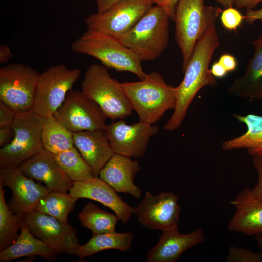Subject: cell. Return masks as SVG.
<instances>
[{
	"label": "cell",
	"mask_w": 262,
	"mask_h": 262,
	"mask_svg": "<svg viewBox=\"0 0 262 262\" xmlns=\"http://www.w3.org/2000/svg\"><path fill=\"white\" fill-rule=\"evenodd\" d=\"M14 131L10 126H3L0 127V146L3 145L7 141L9 138L14 134Z\"/></svg>",
	"instance_id": "cell-40"
},
{
	"label": "cell",
	"mask_w": 262,
	"mask_h": 262,
	"mask_svg": "<svg viewBox=\"0 0 262 262\" xmlns=\"http://www.w3.org/2000/svg\"><path fill=\"white\" fill-rule=\"evenodd\" d=\"M79 0V1H82V0Z\"/></svg>",
	"instance_id": "cell-45"
},
{
	"label": "cell",
	"mask_w": 262,
	"mask_h": 262,
	"mask_svg": "<svg viewBox=\"0 0 262 262\" xmlns=\"http://www.w3.org/2000/svg\"><path fill=\"white\" fill-rule=\"evenodd\" d=\"M210 69L211 74L216 78H223L228 73L218 61L215 62Z\"/></svg>",
	"instance_id": "cell-38"
},
{
	"label": "cell",
	"mask_w": 262,
	"mask_h": 262,
	"mask_svg": "<svg viewBox=\"0 0 262 262\" xmlns=\"http://www.w3.org/2000/svg\"><path fill=\"white\" fill-rule=\"evenodd\" d=\"M238 121L245 124L246 132L222 144L224 151L246 149L252 157H262V115L249 114L245 115L233 114Z\"/></svg>",
	"instance_id": "cell-24"
},
{
	"label": "cell",
	"mask_w": 262,
	"mask_h": 262,
	"mask_svg": "<svg viewBox=\"0 0 262 262\" xmlns=\"http://www.w3.org/2000/svg\"><path fill=\"white\" fill-rule=\"evenodd\" d=\"M162 232L157 244L147 252L146 262H175L185 251L205 240L202 228L187 234L180 233L178 228Z\"/></svg>",
	"instance_id": "cell-18"
},
{
	"label": "cell",
	"mask_w": 262,
	"mask_h": 262,
	"mask_svg": "<svg viewBox=\"0 0 262 262\" xmlns=\"http://www.w3.org/2000/svg\"><path fill=\"white\" fill-rule=\"evenodd\" d=\"M74 198H87L98 201L113 211L124 225L135 213V207L124 202L114 189L99 177L74 182L69 190Z\"/></svg>",
	"instance_id": "cell-16"
},
{
	"label": "cell",
	"mask_w": 262,
	"mask_h": 262,
	"mask_svg": "<svg viewBox=\"0 0 262 262\" xmlns=\"http://www.w3.org/2000/svg\"><path fill=\"white\" fill-rule=\"evenodd\" d=\"M39 72L21 63L0 68V101L16 113L33 110Z\"/></svg>",
	"instance_id": "cell-8"
},
{
	"label": "cell",
	"mask_w": 262,
	"mask_h": 262,
	"mask_svg": "<svg viewBox=\"0 0 262 262\" xmlns=\"http://www.w3.org/2000/svg\"><path fill=\"white\" fill-rule=\"evenodd\" d=\"M140 170L138 161L115 153L102 168L98 177L115 191L127 193L139 198L142 191L135 184L134 180Z\"/></svg>",
	"instance_id": "cell-20"
},
{
	"label": "cell",
	"mask_w": 262,
	"mask_h": 262,
	"mask_svg": "<svg viewBox=\"0 0 262 262\" xmlns=\"http://www.w3.org/2000/svg\"><path fill=\"white\" fill-rule=\"evenodd\" d=\"M53 116L72 132L105 130L107 126V117L99 105L78 90L69 91Z\"/></svg>",
	"instance_id": "cell-11"
},
{
	"label": "cell",
	"mask_w": 262,
	"mask_h": 262,
	"mask_svg": "<svg viewBox=\"0 0 262 262\" xmlns=\"http://www.w3.org/2000/svg\"><path fill=\"white\" fill-rule=\"evenodd\" d=\"M0 183L12 192L7 205L15 214H27L35 210L50 192L46 186L26 176L19 167H0Z\"/></svg>",
	"instance_id": "cell-15"
},
{
	"label": "cell",
	"mask_w": 262,
	"mask_h": 262,
	"mask_svg": "<svg viewBox=\"0 0 262 262\" xmlns=\"http://www.w3.org/2000/svg\"><path fill=\"white\" fill-rule=\"evenodd\" d=\"M204 0H180L175 8V40L181 52L182 70L186 67L198 40L215 24L221 13Z\"/></svg>",
	"instance_id": "cell-5"
},
{
	"label": "cell",
	"mask_w": 262,
	"mask_h": 262,
	"mask_svg": "<svg viewBox=\"0 0 262 262\" xmlns=\"http://www.w3.org/2000/svg\"><path fill=\"white\" fill-rule=\"evenodd\" d=\"M261 2L262 0H236L234 5L238 8L253 10Z\"/></svg>",
	"instance_id": "cell-39"
},
{
	"label": "cell",
	"mask_w": 262,
	"mask_h": 262,
	"mask_svg": "<svg viewBox=\"0 0 262 262\" xmlns=\"http://www.w3.org/2000/svg\"><path fill=\"white\" fill-rule=\"evenodd\" d=\"M43 147L53 154L74 147L73 132L65 127L53 115L45 117L41 131Z\"/></svg>",
	"instance_id": "cell-26"
},
{
	"label": "cell",
	"mask_w": 262,
	"mask_h": 262,
	"mask_svg": "<svg viewBox=\"0 0 262 262\" xmlns=\"http://www.w3.org/2000/svg\"><path fill=\"white\" fill-rule=\"evenodd\" d=\"M153 4L150 0H121L103 11L91 14L85 23L87 29L118 39L131 30Z\"/></svg>",
	"instance_id": "cell-10"
},
{
	"label": "cell",
	"mask_w": 262,
	"mask_h": 262,
	"mask_svg": "<svg viewBox=\"0 0 262 262\" xmlns=\"http://www.w3.org/2000/svg\"><path fill=\"white\" fill-rule=\"evenodd\" d=\"M82 226L89 229L93 234H98L115 230L120 220L116 214L103 210L93 203L84 205L78 214Z\"/></svg>",
	"instance_id": "cell-27"
},
{
	"label": "cell",
	"mask_w": 262,
	"mask_h": 262,
	"mask_svg": "<svg viewBox=\"0 0 262 262\" xmlns=\"http://www.w3.org/2000/svg\"><path fill=\"white\" fill-rule=\"evenodd\" d=\"M19 167L27 177L45 184L50 191L67 192L74 184L53 154L44 149L24 162Z\"/></svg>",
	"instance_id": "cell-17"
},
{
	"label": "cell",
	"mask_w": 262,
	"mask_h": 262,
	"mask_svg": "<svg viewBox=\"0 0 262 262\" xmlns=\"http://www.w3.org/2000/svg\"><path fill=\"white\" fill-rule=\"evenodd\" d=\"M139 121L154 124L177 102V87L168 85L160 73L153 71L136 82L121 83Z\"/></svg>",
	"instance_id": "cell-2"
},
{
	"label": "cell",
	"mask_w": 262,
	"mask_h": 262,
	"mask_svg": "<svg viewBox=\"0 0 262 262\" xmlns=\"http://www.w3.org/2000/svg\"><path fill=\"white\" fill-rule=\"evenodd\" d=\"M133 237L132 232H117L115 230L93 234L86 243L79 244L74 255L82 260L86 257H91L105 250L115 249L126 252L131 249Z\"/></svg>",
	"instance_id": "cell-25"
},
{
	"label": "cell",
	"mask_w": 262,
	"mask_h": 262,
	"mask_svg": "<svg viewBox=\"0 0 262 262\" xmlns=\"http://www.w3.org/2000/svg\"><path fill=\"white\" fill-rule=\"evenodd\" d=\"M20 229V233L16 241L0 251V262H10L22 257L36 255L48 261H53L57 258L59 254L42 240L34 236L26 223L23 224Z\"/></svg>",
	"instance_id": "cell-23"
},
{
	"label": "cell",
	"mask_w": 262,
	"mask_h": 262,
	"mask_svg": "<svg viewBox=\"0 0 262 262\" xmlns=\"http://www.w3.org/2000/svg\"><path fill=\"white\" fill-rule=\"evenodd\" d=\"M258 246L262 252V233L255 236Z\"/></svg>",
	"instance_id": "cell-44"
},
{
	"label": "cell",
	"mask_w": 262,
	"mask_h": 262,
	"mask_svg": "<svg viewBox=\"0 0 262 262\" xmlns=\"http://www.w3.org/2000/svg\"><path fill=\"white\" fill-rule=\"evenodd\" d=\"M245 19L242 13L237 9L230 7L222 11L220 14L221 23L224 28L229 31L236 30Z\"/></svg>",
	"instance_id": "cell-32"
},
{
	"label": "cell",
	"mask_w": 262,
	"mask_h": 262,
	"mask_svg": "<svg viewBox=\"0 0 262 262\" xmlns=\"http://www.w3.org/2000/svg\"><path fill=\"white\" fill-rule=\"evenodd\" d=\"M219 45L215 23L212 25L196 44L185 68L181 83L177 87V102L173 113L164 126L169 131L182 124L188 109L196 94L204 87H212L218 82L211 73L209 64Z\"/></svg>",
	"instance_id": "cell-1"
},
{
	"label": "cell",
	"mask_w": 262,
	"mask_h": 262,
	"mask_svg": "<svg viewBox=\"0 0 262 262\" xmlns=\"http://www.w3.org/2000/svg\"><path fill=\"white\" fill-rule=\"evenodd\" d=\"M245 19L246 21L250 25L258 20L262 22V7L258 10H246Z\"/></svg>",
	"instance_id": "cell-37"
},
{
	"label": "cell",
	"mask_w": 262,
	"mask_h": 262,
	"mask_svg": "<svg viewBox=\"0 0 262 262\" xmlns=\"http://www.w3.org/2000/svg\"><path fill=\"white\" fill-rule=\"evenodd\" d=\"M45 117L34 110L16 113L12 141L0 149V167H19L44 149L41 131Z\"/></svg>",
	"instance_id": "cell-7"
},
{
	"label": "cell",
	"mask_w": 262,
	"mask_h": 262,
	"mask_svg": "<svg viewBox=\"0 0 262 262\" xmlns=\"http://www.w3.org/2000/svg\"><path fill=\"white\" fill-rule=\"evenodd\" d=\"M254 52L245 72L236 78L229 93L250 101L262 100V35L252 41Z\"/></svg>",
	"instance_id": "cell-22"
},
{
	"label": "cell",
	"mask_w": 262,
	"mask_h": 262,
	"mask_svg": "<svg viewBox=\"0 0 262 262\" xmlns=\"http://www.w3.org/2000/svg\"><path fill=\"white\" fill-rule=\"evenodd\" d=\"M74 146L90 167L94 177H98L114 154L105 130L73 132Z\"/></svg>",
	"instance_id": "cell-21"
},
{
	"label": "cell",
	"mask_w": 262,
	"mask_h": 262,
	"mask_svg": "<svg viewBox=\"0 0 262 262\" xmlns=\"http://www.w3.org/2000/svg\"><path fill=\"white\" fill-rule=\"evenodd\" d=\"M170 19L161 7L152 6L131 30L118 40L141 61H153L168 45Z\"/></svg>",
	"instance_id": "cell-4"
},
{
	"label": "cell",
	"mask_w": 262,
	"mask_h": 262,
	"mask_svg": "<svg viewBox=\"0 0 262 262\" xmlns=\"http://www.w3.org/2000/svg\"><path fill=\"white\" fill-rule=\"evenodd\" d=\"M53 155L61 168L74 182L94 177L90 167L75 146Z\"/></svg>",
	"instance_id": "cell-30"
},
{
	"label": "cell",
	"mask_w": 262,
	"mask_h": 262,
	"mask_svg": "<svg viewBox=\"0 0 262 262\" xmlns=\"http://www.w3.org/2000/svg\"><path fill=\"white\" fill-rule=\"evenodd\" d=\"M81 86L82 92L99 105L107 118L121 120L132 113V107L121 83L111 77L104 65H91Z\"/></svg>",
	"instance_id": "cell-6"
},
{
	"label": "cell",
	"mask_w": 262,
	"mask_h": 262,
	"mask_svg": "<svg viewBox=\"0 0 262 262\" xmlns=\"http://www.w3.org/2000/svg\"><path fill=\"white\" fill-rule=\"evenodd\" d=\"M16 114V113L10 107L0 101V127L11 126Z\"/></svg>",
	"instance_id": "cell-34"
},
{
	"label": "cell",
	"mask_w": 262,
	"mask_h": 262,
	"mask_svg": "<svg viewBox=\"0 0 262 262\" xmlns=\"http://www.w3.org/2000/svg\"><path fill=\"white\" fill-rule=\"evenodd\" d=\"M218 61L221 64L228 73L233 72L237 68V60L235 57L231 54L224 53L221 55L219 58Z\"/></svg>",
	"instance_id": "cell-36"
},
{
	"label": "cell",
	"mask_w": 262,
	"mask_h": 262,
	"mask_svg": "<svg viewBox=\"0 0 262 262\" xmlns=\"http://www.w3.org/2000/svg\"><path fill=\"white\" fill-rule=\"evenodd\" d=\"M13 57L9 48L6 45H0V63L4 64L7 62Z\"/></svg>",
	"instance_id": "cell-41"
},
{
	"label": "cell",
	"mask_w": 262,
	"mask_h": 262,
	"mask_svg": "<svg viewBox=\"0 0 262 262\" xmlns=\"http://www.w3.org/2000/svg\"><path fill=\"white\" fill-rule=\"evenodd\" d=\"M81 72L79 68L69 69L60 64L40 74L33 110L44 117L53 115Z\"/></svg>",
	"instance_id": "cell-9"
},
{
	"label": "cell",
	"mask_w": 262,
	"mask_h": 262,
	"mask_svg": "<svg viewBox=\"0 0 262 262\" xmlns=\"http://www.w3.org/2000/svg\"><path fill=\"white\" fill-rule=\"evenodd\" d=\"M26 215L12 212L6 203L3 186L0 183V251L16 241Z\"/></svg>",
	"instance_id": "cell-28"
},
{
	"label": "cell",
	"mask_w": 262,
	"mask_h": 262,
	"mask_svg": "<svg viewBox=\"0 0 262 262\" xmlns=\"http://www.w3.org/2000/svg\"><path fill=\"white\" fill-rule=\"evenodd\" d=\"M252 163L258 174V181L251 190L257 196L262 200V157H252Z\"/></svg>",
	"instance_id": "cell-33"
},
{
	"label": "cell",
	"mask_w": 262,
	"mask_h": 262,
	"mask_svg": "<svg viewBox=\"0 0 262 262\" xmlns=\"http://www.w3.org/2000/svg\"><path fill=\"white\" fill-rule=\"evenodd\" d=\"M235 212L227 229L246 235L262 233V200L248 187L243 189L231 202Z\"/></svg>",
	"instance_id": "cell-19"
},
{
	"label": "cell",
	"mask_w": 262,
	"mask_h": 262,
	"mask_svg": "<svg viewBox=\"0 0 262 262\" xmlns=\"http://www.w3.org/2000/svg\"><path fill=\"white\" fill-rule=\"evenodd\" d=\"M77 200L67 192L50 191L39 202L35 210L68 223V214Z\"/></svg>",
	"instance_id": "cell-29"
},
{
	"label": "cell",
	"mask_w": 262,
	"mask_h": 262,
	"mask_svg": "<svg viewBox=\"0 0 262 262\" xmlns=\"http://www.w3.org/2000/svg\"><path fill=\"white\" fill-rule=\"evenodd\" d=\"M98 7V12L103 11L115 3L121 0H95Z\"/></svg>",
	"instance_id": "cell-42"
},
{
	"label": "cell",
	"mask_w": 262,
	"mask_h": 262,
	"mask_svg": "<svg viewBox=\"0 0 262 262\" xmlns=\"http://www.w3.org/2000/svg\"><path fill=\"white\" fill-rule=\"evenodd\" d=\"M225 260L227 262H261L262 252L231 246Z\"/></svg>",
	"instance_id": "cell-31"
},
{
	"label": "cell",
	"mask_w": 262,
	"mask_h": 262,
	"mask_svg": "<svg viewBox=\"0 0 262 262\" xmlns=\"http://www.w3.org/2000/svg\"><path fill=\"white\" fill-rule=\"evenodd\" d=\"M71 49L99 60L107 68L131 72L140 80L147 76L138 57L117 39L104 33L87 29L72 43Z\"/></svg>",
	"instance_id": "cell-3"
},
{
	"label": "cell",
	"mask_w": 262,
	"mask_h": 262,
	"mask_svg": "<svg viewBox=\"0 0 262 262\" xmlns=\"http://www.w3.org/2000/svg\"><path fill=\"white\" fill-rule=\"evenodd\" d=\"M179 199L172 192L157 195L147 192L135 207L138 221L144 227L162 231L178 228L180 213Z\"/></svg>",
	"instance_id": "cell-12"
},
{
	"label": "cell",
	"mask_w": 262,
	"mask_h": 262,
	"mask_svg": "<svg viewBox=\"0 0 262 262\" xmlns=\"http://www.w3.org/2000/svg\"><path fill=\"white\" fill-rule=\"evenodd\" d=\"M217 3L221 4L224 8L233 7L235 4L236 0H215Z\"/></svg>",
	"instance_id": "cell-43"
},
{
	"label": "cell",
	"mask_w": 262,
	"mask_h": 262,
	"mask_svg": "<svg viewBox=\"0 0 262 262\" xmlns=\"http://www.w3.org/2000/svg\"><path fill=\"white\" fill-rule=\"evenodd\" d=\"M105 131L115 153L139 158L145 155L150 138L158 133L159 128L140 121L129 125L121 119L110 123Z\"/></svg>",
	"instance_id": "cell-14"
},
{
	"label": "cell",
	"mask_w": 262,
	"mask_h": 262,
	"mask_svg": "<svg viewBox=\"0 0 262 262\" xmlns=\"http://www.w3.org/2000/svg\"><path fill=\"white\" fill-rule=\"evenodd\" d=\"M24 223L34 236L58 254L74 255L79 245L76 230L68 223L36 210L26 214Z\"/></svg>",
	"instance_id": "cell-13"
},
{
	"label": "cell",
	"mask_w": 262,
	"mask_h": 262,
	"mask_svg": "<svg viewBox=\"0 0 262 262\" xmlns=\"http://www.w3.org/2000/svg\"><path fill=\"white\" fill-rule=\"evenodd\" d=\"M153 4L161 7L174 20L175 8L180 0H150Z\"/></svg>",
	"instance_id": "cell-35"
}]
</instances>
